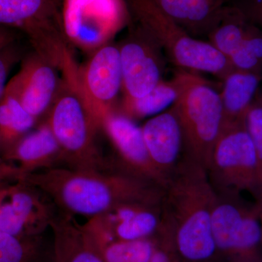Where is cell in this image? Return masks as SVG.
<instances>
[{
	"label": "cell",
	"instance_id": "13",
	"mask_svg": "<svg viewBox=\"0 0 262 262\" xmlns=\"http://www.w3.org/2000/svg\"><path fill=\"white\" fill-rule=\"evenodd\" d=\"M50 226L56 262H106L84 227L70 215H56Z\"/></svg>",
	"mask_w": 262,
	"mask_h": 262
},
{
	"label": "cell",
	"instance_id": "24",
	"mask_svg": "<svg viewBox=\"0 0 262 262\" xmlns=\"http://www.w3.org/2000/svg\"><path fill=\"white\" fill-rule=\"evenodd\" d=\"M234 70L262 74V30L249 22L241 47L229 57Z\"/></svg>",
	"mask_w": 262,
	"mask_h": 262
},
{
	"label": "cell",
	"instance_id": "10",
	"mask_svg": "<svg viewBox=\"0 0 262 262\" xmlns=\"http://www.w3.org/2000/svg\"><path fill=\"white\" fill-rule=\"evenodd\" d=\"M104 124L120 156L121 171L166 187V182L150 159L141 127L137 126L130 117L117 114L108 115Z\"/></svg>",
	"mask_w": 262,
	"mask_h": 262
},
{
	"label": "cell",
	"instance_id": "18",
	"mask_svg": "<svg viewBox=\"0 0 262 262\" xmlns=\"http://www.w3.org/2000/svg\"><path fill=\"white\" fill-rule=\"evenodd\" d=\"M60 148L51 128L42 127L19 141L10 157L18 163V169L24 177L38 170L53 168Z\"/></svg>",
	"mask_w": 262,
	"mask_h": 262
},
{
	"label": "cell",
	"instance_id": "8",
	"mask_svg": "<svg viewBox=\"0 0 262 262\" xmlns=\"http://www.w3.org/2000/svg\"><path fill=\"white\" fill-rule=\"evenodd\" d=\"M51 128L60 147L66 151L70 168L106 170V164L90 150L87 117L77 98L65 96L57 103L52 115Z\"/></svg>",
	"mask_w": 262,
	"mask_h": 262
},
{
	"label": "cell",
	"instance_id": "15",
	"mask_svg": "<svg viewBox=\"0 0 262 262\" xmlns=\"http://www.w3.org/2000/svg\"><path fill=\"white\" fill-rule=\"evenodd\" d=\"M56 83V75L50 67H28L15 77L5 91L18 98L23 107L35 117L49 105Z\"/></svg>",
	"mask_w": 262,
	"mask_h": 262
},
{
	"label": "cell",
	"instance_id": "31",
	"mask_svg": "<svg viewBox=\"0 0 262 262\" xmlns=\"http://www.w3.org/2000/svg\"><path fill=\"white\" fill-rule=\"evenodd\" d=\"M258 97H259L260 103H261V105L262 106V91H261V94L260 95H258Z\"/></svg>",
	"mask_w": 262,
	"mask_h": 262
},
{
	"label": "cell",
	"instance_id": "28",
	"mask_svg": "<svg viewBox=\"0 0 262 262\" xmlns=\"http://www.w3.org/2000/svg\"><path fill=\"white\" fill-rule=\"evenodd\" d=\"M158 247L149 262H184L174 251L168 237L159 232L157 234Z\"/></svg>",
	"mask_w": 262,
	"mask_h": 262
},
{
	"label": "cell",
	"instance_id": "23",
	"mask_svg": "<svg viewBox=\"0 0 262 262\" xmlns=\"http://www.w3.org/2000/svg\"><path fill=\"white\" fill-rule=\"evenodd\" d=\"M48 0H0V26L32 27L47 7Z\"/></svg>",
	"mask_w": 262,
	"mask_h": 262
},
{
	"label": "cell",
	"instance_id": "29",
	"mask_svg": "<svg viewBox=\"0 0 262 262\" xmlns=\"http://www.w3.org/2000/svg\"><path fill=\"white\" fill-rule=\"evenodd\" d=\"M23 175L16 167L10 164L0 163V190L10 187L3 185V182L5 181H20Z\"/></svg>",
	"mask_w": 262,
	"mask_h": 262
},
{
	"label": "cell",
	"instance_id": "21",
	"mask_svg": "<svg viewBox=\"0 0 262 262\" xmlns=\"http://www.w3.org/2000/svg\"><path fill=\"white\" fill-rule=\"evenodd\" d=\"M93 243L106 262H149L159 244L157 235L136 241L112 239L100 244Z\"/></svg>",
	"mask_w": 262,
	"mask_h": 262
},
{
	"label": "cell",
	"instance_id": "30",
	"mask_svg": "<svg viewBox=\"0 0 262 262\" xmlns=\"http://www.w3.org/2000/svg\"><path fill=\"white\" fill-rule=\"evenodd\" d=\"M8 39H9V37H8L7 33L0 29V48L3 47V46L6 44Z\"/></svg>",
	"mask_w": 262,
	"mask_h": 262
},
{
	"label": "cell",
	"instance_id": "22",
	"mask_svg": "<svg viewBox=\"0 0 262 262\" xmlns=\"http://www.w3.org/2000/svg\"><path fill=\"white\" fill-rule=\"evenodd\" d=\"M34 117L18 98L5 91L0 101V141L11 142L33 126Z\"/></svg>",
	"mask_w": 262,
	"mask_h": 262
},
{
	"label": "cell",
	"instance_id": "32",
	"mask_svg": "<svg viewBox=\"0 0 262 262\" xmlns=\"http://www.w3.org/2000/svg\"><path fill=\"white\" fill-rule=\"evenodd\" d=\"M3 190H0V203H1L2 196H3Z\"/></svg>",
	"mask_w": 262,
	"mask_h": 262
},
{
	"label": "cell",
	"instance_id": "27",
	"mask_svg": "<svg viewBox=\"0 0 262 262\" xmlns=\"http://www.w3.org/2000/svg\"><path fill=\"white\" fill-rule=\"evenodd\" d=\"M232 4L238 8L248 21L262 30V0H234Z\"/></svg>",
	"mask_w": 262,
	"mask_h": 262
},
{
	"label": "cell",
	"instance_id": "1",
	"mask_svg": "<svg viewBox=\"0 0 262 262\" xmlns=\"http://www.w3.org/2000/svg\"><path fill=\"white\" fill-rule=\"evenodd\" d=\"M23 179L50 198L62 213L91 218L122 204L161 206L164 194L163 187L120 170L53 167Z\"/></svg>",
	"mask_w": 262,
	"mask_h": 262
},
{
	"label": "cell",
	"instance_id": "7",
	"mask_svg": "<svg viewBox=\"0 0 262 262\" xmlns=\"http://www.w3.org/2000/svg\"><path fill=\"white\" fill-rule=\"evenodd\" d=\"M44 195L24 179L7 187L0 203V231L19 237L41 233L56 215Z\"/></svg>",
	"mask_w": 262,
	"mask_h": 262
},
{
	"label": "cell",
	"instance_id": "6",
	"mask_svg": "<svg viewBox=\"0 0 262 262\" xmlns=\"http://www.w3.org/2000/svg\"><path fill=\"white\" fill-rule=\"evenodd\" d=\"M206 171L215 192H247L262 210L259 167L244 119L224 127Z\"/></svg>",
	"mask_w": 262,
	"mask_h": 262
},
{
	"label": "cell",
	"instance_id": "3",
	"mask_svg": "<svg viewBox=\"0 0 262 262\" xmlns=\"http://www.w3.org/2000/svg\"><path fill=\"white\" fill-rule=\"evenodd\" d=\"M144 28L182 70L207 72L224 80L234 70L229 58L210 42L191 36L155 0H128Z\"/></svg>",
	"mask_w": 262,
	"mask_h": 262
},
{
	"label": "cell",
	"instance_id": "20",
	"mask_svg": "<svg viewBox=\"0 0 262 262\" xmlns=\"http://www.w3.org/2000/svg\"><path fill=\"white\" fill-rule=\"evenodd\" d=\"M248 24L249 21L238 8L225 5L220 21L208 35L209 42L229 58L244 42Z\"/></svg>",
	"mask_w": 262,
	"mask_h": 262
},
{
	"label": "cell",
	"instance_id": "33",
	"mask_svg": "<svg viewBox=\"0 0 262 262\" xmlns=\"http://www.w3.org/2000/svg\"><path fill=\"white\" fill-rule=\"evenodd\" d=\"M261 252H262V213L261 215Z\"/></svg>",
	"mask_w": 262,
	"mask_h": 262
},
{
	"label": "cell",
	"instance_id": "4",
	"mask_svg": "<svg viewBox=\"0 0 262 262\" xmlns=\"http://www.w3.org/2000/svg\"><path fill=\"white\" fill-rule=\"evenodd\" d=\"M261 207L237 192H215L212 232L223 262H262Z\"/></svg>",
	"mask_w": 262,
	"mask_h": 262
},
{
	"label": "cell",
	"instance_id": "17",
	"mask_svg": "<svg viewBox=\"0 0 262 262\" xmlns=\"http://www.w3.org/2000/svg\"><path fill=\"white\" fill-rule=\"evenodd\" d=\"M262 74L233 70L223 80L220 97L225 125L244 120L256 98Z\"/></svg>",
	"mask_w": 262,
	"mask_h": 262
},
{
	"label": "cell",
	"instance_id": "19",
	"mask_svg": "<svg viewBox=\"0 0 262 262\" xmlns=\"http://www.w3.org/2000/svg\"><path fill=\"white\" fill-rule=\"evenodd\" d=\"M195 75L182 70L170 80L160 81L146 96L137 99H127V113L131 116L143 117L161 113L177 102Z\"/></svg>",
	"mask_w": 262,
	"mask_h": 262
},
{
	"label": "cell",
	"instance_id": "34",
	"mask_svg": "<svg viewBox=\"0 0 262 262\" xmlns=\"http://www.w3.org/2000/svg\"><path fill=\"white\" fill-rule=\"evenodd\" d=\"M226 1H227V0H226ZM228 1L232 2V1H234V0H228Z\"/></svg>",
	"mask_w": 262,
	"mask_h": 262
},
{
	"label": "cell",
	"instance_id": "16",
	"mask_svg": "<svg viewBox=\"0 0 262 262\" xmlns=\"http://www.w3.org/2000/svg\"><path fill=\"white\" fill-rule=\"evenodd\" d=\"M86 83L90 94L100 102L113 101L122 84L120 50L113 46L101 48L90 62Z\"/></svg>",
	"mask_w": 262,
	"mask_h": 262
},
{
	"label": "cell",
	"instance_id": "9",
	"mask_svg": "<svg viewBox=\"0 0 262 262\" xmlns=\"http://www.w3.org/2000/svg\"><path fill=\"white\" fill-rule=\"evenodd\" d=\"M121 18L119 0H66L63 21L72 39L87 46L101 43Z\"/></svg>",
	"mask_w": 262,
	"mask_h": 262
},
{
	"label": "cell",
	"instance_id": "2",
	"mask_svg": "<svg viewBox=\"0 0 262 262\" xmlns=\"http://www.w3.org/2000/svg\"><path fill=\"white\" fill-rule=\"evenodd\" d=\"M215 192L206 168L187 157L164 188L162 232L184 262H220L212 232Z\"/></svg>",
	"mask_w": 262,
	"mask_h": 262
},
{
	"label": "cell",
	"instance_id": "5",
	"mask_svg": "<svg viewBox=\"0 0 262 262\" xmlns=\"http://www.w3.org/2000/svg\"><path fill=\"white\" fill-rule=\"evenodd\" d=\"M173 106L182 127L183 156L206 170L225 127L220 93L205 79L195 75Z\"/></svg>",
	"mask_w": 262,
	"mask_h": 262
},
{
	"label": "cell",
	"instance_id": "12",
	"mask_svg": "<svg viewBox=\"0 0 262 262\" xmlns=\"http://www.w3.org/2000/svg\"><path fill=\"white\" fill-rule=\"evenodd\" d=\"M122 84L127 99H137L151 92L162 80V67L152 50L140 43L124 45L120 51Z\"/></svg>",
	"mask_w": 262,
	"mask_h": 262
},
{
	"label": "cell",
	"instance_id": "14",
	"mask_svg": "<svg viewBox=\"0 0 262 262\" xmlns=\"http://www.w3.org/2000/svg\"><path fill=\"white\" fill-rule=\"evenodd\" d=\"M191 36L208 35L220 21L226 0H155Z\"/></svg>",
	"mask_w": 262,
	"mask_h": 262
},
{
	"label": "cell",
	"instance_id": "25",
	"mask_svg": "<svg viewBox=\"0 0 262 262\" xmlns=\"http://www.w3.org/2000/svg\"><path fill=\"white\" fill-rule=\"evenodd\" d=\"M32 239L0 231V262H32L37 252Z\"/></svg>",
	"mask_w": 262,
	"mask_h": 262
},
{
	"label": "cell",
	"instance_id": "26",
	"mask_svg": "<svg viewBox=\"0 0 262 262\" xmlns=\"http://www.w3.org/2000/svg\"><path fill=\"white\" fill-rule=\"evenodd\" d=\"M244 124L254 146L262 182V106L258 96L246 112Z\"/></svg>",
	"mask_w": 262,
	"mask_h": 262
},
{
	"label": "cell",
	"instance_id": "11",
	"mask_svg": "<svg viewBox=\"0 0 262 262\" xmlns=\"http://www.w3.org/2000/svg\"><path fill=\"white\" fill-rule=\"evenodd\" d=\"M141 130L150 159L168 184L184 152L182 127L174 106L151 117Z\"/></svg>",
	"mask_w": 262,
	"mask_h": 262
}]
</instances>
